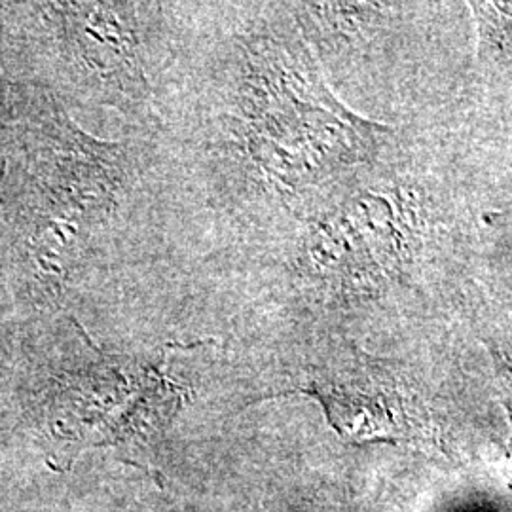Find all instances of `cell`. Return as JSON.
Segmentation results:
<instances>
[{"label": "cell", "mask_w": 512, "mask_h": 512, "mask_svg": "<svg viewBox=\"0 0 512 512\" xmlns=\"http://www.w3.org/2000/svg\"><path fill=\"white\" fill-rule=\"evenodd\" d=\"M217 150L262 198L308 207L366 165L389 129L346 109L329 90L298 31L241 40L230 63Z\"/></svg>", "instance_id": "6da1fadb"}, {"label": "cell", "mask_w": 512, "mask_h": 512, "mask_svg": "<svg viewBox=\"0 0 512 512\" xmlns=\"http://www.w3.org/2000/svg\"><path fill=\"white\" fill-rule=\"evenodd\" d=\"M16 365V418L48 458L88 448L152 450L177 418L183 393L162 365L110 355L73 329Z\"/></svg>", "instance_id": "7a4b0ae2"}, {"label": "cell", "mask_w": 512, "mask_h": 512, "mask_svg": "<svg viewBox=\"0 0 512 512\" xmlns=\"http://www.w3.org/2000/svg\"><path fill=\"white\" fill-rule=\"evenodd\" d=\"M4 162L6 219L31 289L59 294L128 184L126 150L76 128L59 109L19 120Z\"/></svg>", "instance_id": "3957f363"}, {"label": "cell", "mask_w": 512, "mask_h": 512, "mask_svg": "<svg viewBox=\"0 0 512 512\" xmlns=\"http://www.w3.org/2000/svg\"><path fill=\"white\" fill-rule=\"evenodd\" d=\"M71 63L93 90L118 107L147 101L145 42L137 4H50Z\"/></svg>", "instance_id": "277c9868"}, {"label": "cell", "mask_w": 512, "mask_h": 512, "mask_svg": "<svg viewBox=\"0 0 512 512\" xmlns=\"http://www.w3.org/2000/svg\"><path fill=\"white\" fill-rule=\"evenodd\" d=\"M325 408L338 433L357 440H412L425 433V412L401 382L374 366H348L304 389Z\"/></svg>", "instance_id": "5b68a950"}, {"label": "cell", "mask_w": 512, "mask_h": 512, "mask_svg": "<svg viewBox=\"0 0 512 512\" xmlns=\"http://www.w3.org/2000/svg\"><path fill=\"white\" fill-rule=\"evenodd\" d=\"M478 25V55L484 65L511 73V2H471Z\"/></svg>", "instance_id": "8992f818"}, {"label": "cell", "mask_w": 512, "mask_h": 512, "mask_svg": "<svg viewBox=\"0 0 512 512\" xmlns=\"http://www.w3.org/2000/svg\"><path fill=\"white\" fill-rule=\"evenodd\" d=\"M8 357H10V353L4 349V346H0V397L6 401L12 399V395H6V389H4V387H8V378H6V374L10 370Z\"/></svg>", "instance_id": "52a82bcc"}]
</instances>
